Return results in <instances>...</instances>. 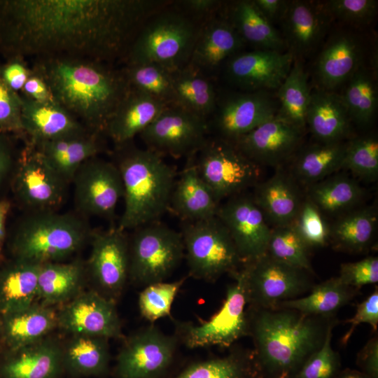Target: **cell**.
I'll list each match as a JSON object with an SVG mask.
<instances>
[{
  "label": "cell",
  "mask_w": 378,
  "mask_h": 378,
  "mask_svg": "<svg viewBox=\"0 0 378 378\" xmlns=\"http://www.w3.org/2000/svg\"><path fill=\"white\" fill-rule=\"evenodd\" d=\"M174 4L195 20L204 22L220 10L223 3L216 0H184Z\"/></svg>",
  "instance_id": "680465c9"
},
{
  "label": "cell",
  "mask_w": 378,
  "mask_h": 378,
  "mask_svg": "<svg viewBox=\"0 0 378 378\" xmlns=\"http://www.w3.org/2000/svg\"><path fill=\"white\" fill-rule=\"evenodd\" d=\"M111 64L59 57L34 59L32 66L43 75L59 105L101 134L130 90L123 69Z\"/></svg>",
  "instance_id": "7a4b0ae2"
},
{
  "label": "cell",
  "mask_w": 378,
  "mask_h": 378,
  "mask_svg": "<svg viewBox=\"0 0 378 378\" xmlns=\"http://www.w3.org/2000/svg\"><path fill=\"white\" fill-rule=\"evenodd\" d=\"M351 120L340 94L323 89L311 92L306 126L320 141H344L351 134Z\"/></svg>",
  "instance_id": "f1b7e54d"
},
{
  "label": "cell",
  "mask_w": 378,
  "mask_h": 378,
  "mask_svg": "<svg viewBox=\"0 0 378 378\" xmlns=\"http://www.w3.org/2000/svg\"><path fill=\"white\" fill-rule=\"evenodd\" d=\"M62 345L64 370L74 377H100L107 374L110 361L108 339L71 335Z\"/></svg>",
  "instance_id": "74e56055"
},
{
  "label": "cell",
  "mask_w": 378,
  "mask_h": 378,
  "mask_svg": "<svg viewBox=\"0 0 378 378\" xmlns=\"http://www.w3.org/2000/svg\"><path fill=\"white\" fill-rule=\"evenodd\" d=\"M244 44L231 24L216 15L202 24L189 64L205 74L236 55Z\"/></svg>",
  "instance_id": "484cf974"
},
{
  "label": "cell",
  "mask_w": 378,
  "mask_h": 378,
  "mask_svg": "<svg viewBox=\"0 0 378 378\" xmlns=\"http://www.w3.org/2000/svg\"><path fill=\"white\" fill-rule=\"evenodd\" d=\"M343 168L360 178L373 181L378 176V141L374 136L351 139L346 144Z\"/></svg>",
  "instance_id": "c3c4849f"
},
{
  "label": "cell",
  "mask_w": 378,
  "mask_h": 378,
  "mask_svg": "<svg viewBox=\"0 0 378 378\" xmlns=\"http://www.w3.org/2000/svg\"><path fill=\"white\" fill-rule=\"evenodd\" d=\"M362 50L358 40L347 33L330 37L316 64V75L321 89L332 91L347 81L361 64Z\"/></svg>",
  "instance_id": "83f0119b"
},
{
  "label": "cell",
  "mask_w": 378,
  "mask_h": 378,
  "mask_svg": "<svg viewBox=\"0 0 378 378\" xmlns=\"http://www.w3.org/2000/svg\"><path fill=\"white\" fill-rule=\"evenodd\" d=\"M332 18L323 3L288 1L281 20L283 39L294 59L313 50L325 36Z\"/></svg>",
  "instance_id": "7402d4cb"
},
{
  "label": "cell",
  "mask_w": 378,
  "mask_h": 378,
  "mask_svg": "<svg viewBox=\"0 0 378 378\" xmlns=\"http://www.w3.org/2000/svg\"><path fill=\"white\" fill-rule=\"evenodd\" d=\"M178 340L153 324L125 339L116 358L117 378H161L174 358Z\"/></svg>",
  "instance_id": "4fadbf2b"
},
{
  "label": "cell",
  "mask_w": 378,
  "mask_h": 378,
  "mask_svg": "<svg viewBox=\"0 0 378 378\" xmlns=\"http://www.w3.org/2000/svg\"><path fill=\"white\" fill-rule=\"evenodd\" d=\"M20 94L27 99L39 104H57L48 81L33 66Z\"/></svg>",
  "instance_id": "6f0895ef"
},
{
  "label": "cell",
  "mask_w": 378,
  "mask_h": 378,
  "mask_svg": "<svg viewBox=\"0 0 378 378\" xmlns=\"http://www.w3.org/2000/svg\"><path fill=\"white\" fill-rule=\"evenodd\" d=\"M248 307L274 309L280 302L300 297L314 286L308 272L268 254L242 265Z\"/></svg>",
  "instance_id": "8fae6325"
},
{
  "label": "cell",
  "mask_w": 378,
  "mask_h": 378,
  "mask_svg": "<svg viewBox=\"0 0 378 378\" xmlns=\"http://www.w3.org/2000/svg\"><path fill=\"white\" fill-rule=\"evenodd\" d=\"M180 232L189 275L193 278L214 282L242 265L230 233L217 216L182 222Z\"/></svg>",
  "instance_id": "52a82bcc"
},
{
  "label": "cell",
  "mask_w": 378,
  "mask_h": 378,
  "mask_svg": "<svg viewBox=\"0 0 378 378\" xmlns=\"http://www.w3.org/2000/svg\"><path fill=\"white\" fill-rule=\"evenodd\" d=\"M92 231L81 216L55 211H31L13 241L15 258L40 264L61 262L79 251Z\"/></svg>",
  "instance_id": "8992f818"
},
{
  "label": "cell",
  "mask_w": 378,
  "mask_h": 378,
  "mask_svg": "<svg viewBox=\"0 0 378 378\" xmlns=\"http://www.w3.org/2000/svg\"><path fill=\"white\" fill-rule=\"evenodd\" d=\"M363 196L355 180L341 175L312 185L308 199L321 212L334 214L352 208Z\"/></svg>",
  "instance_id": "ee69618b"
},
{
  "label": "cell",
  "mask_w": 378,
  "mask_h": 378,
  "mask_svg": "<svg viewBox=\"0 0 378 378\" xmlns=\"http://www.w3.org/2000/svg\"><path fill=\"white\" fill-rule=\"evenodd\" d=\"M173 378H265L253 349L232 347L223 356L198 360Z\"/></svg>",
  "instance_id": "d590c367"
},
{
  "label": "cell",
  "mask_w": 378,
  "mask_h": 378,
  "mask_svg": "<svg viewBox=\"0 0 378 378\" xmlns=\"http://www.w3.org/2000/svg\"><path fill=\"white\" fill-rule=\"evenodd\" d=\"M203 23L171 1L142 26L124 59L125 65L155 63L172 72L186 66Z\"/></svg>",
  "instance_id": "5b68a950"
},
{
  "label": "cell",
  "mask_w": 378,
  "mask_h": 378,
  "mask_svg": "<svg viewBox=\"0 0 378 378\" xmlns=\"http://www.w3.org/2000/svg\"><path fill=\"white\" fill-rule=\"evenodd\" d=\"M99 135L89 131L52 141L31 143L47 163L69 183L79 167L102 150Z\"/></svg>",
  "instance_id": "f546056e"
},
{
  "label": "cell",
  "mask_w": 378,
  "mask_h": 378,
  "mask_svg": "<svg viewBox=\"0 0 378 378\" xmlns=\"http://www.w3.org/2000/svg\"><path fill=\"white\" fill-rule=\"evenodd\" d=\"M332 324L321 346L314 351L288 378H336L341 367L339 354L332 346Z\"/></svg>",
  "instance_id": "681fc988"
},
{
  "label": "cell",
  "mask_w": 378,
  "mask_h": 378,
  "mask_svg": "<svg viewBox=\"0 0 378 378\" xmlns=\"http://www.w3.org/2000/svg\"><path fill=\"white\" fill-rule=\"evenodd\" d=\"M248 336L265 378H288L323 344L335 317L248 307Z\"/></svg>",
  "instance_id": "3957f363"
},
{
  "label": "cell",
  "mask_w": 378,
  "mask_h": 378,
  "mask_svg": "<svg viewBox=\"0 0 378 378\" xmlns=\"http://www.w3.org/2000/svg\"><path fill=\"white\" fill-rule=\"evenodd\" d=\"M209 129L206 119L170 105L139 135L147 149L161 156L189 158L204 144Z\"/></svg>",
  "instance_id": "7c38bea8"
},
{
  "label": "cell",
  "mask_w": 378,
  "mask_h": 378,
  "mask_svg": "<svg viewBox=\"0 0 378 378\" xmlns=\"http://www.w3.org/2000/svg\"><path fill=\"white\" fill-rule=\"evenodd\" d=\"M134 230L129 237V280L144 287L164 281L185 255L181 232L160 221Z\"/></svg>",
  "instance_id": "ba28073f"
},
{
  "label": "cell",
  "mask_w": 378,
  "mask_h": 378,
  "mask_svg": "<svg viewBox=\"0 0 378 378\" xmlns=\"http://www.w3.org/2000/svg\"><path fill=\"white\" fill-rule=\"evenodd\" d=\"M255 186L253 198L267 220L274 227L291 223L303 202L293 177L279 169Z\"/></svg>",
  "instance_id": "1f68e13d"
},
{
  "label": "cell",
  "mask_w": 378,
  "mask_h": 378,
  "mask_svg": "<svg viewBox=\"0 0 378 378\" xmlns=\"http://www.w3.org/2000/svg\"><path fill=\"white\" fill-rule=\"evenodd\" d=\"M194 155L188 158L185 168L176 180L169 201V211L180 218L182 222L214 218L220 206V202L201 177Z\"/></svg>",
  "instance_id": "603a6c76"
},
{
  "label": "cell",
  "mask_w": 378,
  "mask_h": 378,
  "mask_svg": "<svg viewBox=\"0 0 378 378\" xmlns=\"http://www.w3.org/2000/svg\"><path fill=\"white\" fill-rule=\"evenodd\" d=\"M87 276L85 263L80 259L43 263L38 276L37 298L46 306L63 305L83 291Z\"/></svg>",
  "instance_id": "4dcf8cb0"
},
{
  "label": "cell",
  "mask_w": 378,
  "mask_h": 378,
  "mask_svg": "<svg viewBox=\"0 0 378 378\" xmlns=\"http://www.w3.org/2000/svg\"><path fill=\"white\" fill-rule=\"evenodd\" d=\"M57 327V311L35 302L25 309L3 315L1 335L12 351L48 337Z\"/></svg>",
  "instance_id": "d6a6232c"
},
{
  "label": "cell",
  "mask_w": 378,
  "mask_h": 378,
  "mask_svg": "<svg viewBox=\"0 0 378 378\" xmlns=\"http://www.w3.org/2000/svg\"><path fill=\"white\" fill-rule=\"evenodd\" d=\"M358 291L344 284L338 276L332 277L314 285L307 295L281 302L274 309L286 308L307 315L333 318Z\"/></svg>",
  "instance_id": "f35d334b"
},
{
  "label": "cell",
  "mask_w": 378,
  "mask_h": 378,
  "mask_svg": "<svg viewBox=\"0 0 378 378\" xmlns=\"http://www.w3.org/2000/svg\"><path fill=\"white\" fill-rule=\"evenodd\" d=\"M21 112L20 94L10 89L0 76V132L24 134Z\"/></svg>",
  "instance_id": "f5cc1de1"
},
{
  "label": "cell",
  "mask_w": 378,
  "mask_h": 378,
  "mask_svg": "<svg viewBox=\"0 0 378 378\" xmlns=\"http://www.w3.org/2000/svg\"><path fill=\"white\" fill-rule=\"evenodd\" d=\"M356 365L370 378H378V337H371L359 351Z\"/></svg>",
  "instance_id": "91938a15"
},
{
  "label": "cell",
  "mask_w": 378,
  "mask_h": 378,
  "mask_svg": "<svg viewBox=\"0 0 378 378\" xmlns=\"http://www.w3.org/2000/svg\"><path fill=\"white\" fill-rule=\"evenodd\" d=\"M302 132L303 130L276 115L233 143L260 166L276 167L296 150Z\"/></svg>",
  "instance_id": "44dd1931"
},
{
  "label": "cell",
  "mask_w": 378,
  "mask_h": 378,
  "mask_svg": "<svg viewBox=\"0 0 378 378\" xmlns=\"http://www.w3.org/2000/svg\"><path fill=\"white\" fill-rule=\"evenodd\" d=\"M223 16L234 27L244 43L260 50L282 51V36L260 13L253 0L236 1L223 8Z\"/></svg>",
  "instance_id": "836d02e7"
},
{
  "label": "cell",
  "mask_w": 378,
  "mask_h": 378,
  "mask_svg": "<svg viewBox=\"0 0 378 378\" xmlns=\"http://www.w3.org/2000/svg\"><path fill=\"white\" fill-rule=\"evenodd\" d=\"M260 13L272 24L281 20L288 7V1L284 0H253Z\"/></svg>",
  "instance_id": "94428289"
},
{
  "label": "cell",
  "mask_w": 378,
  "mask_h": 378,
  "mask_svg": "<svg viewBox=\"0 0 378 378\" xmlns=\"http://www.w3.org/2000/svg\"><path fill=\"white\" fill-rule=\"evenodd\" d=\"M57 327L71 335L123 337L116 302L95 290L82 291L57 311Z\"/></svg>",
  "instance_id": "ac0fdd59"
},
{
  "label": "cell",
  "mask_w": 378,
  "mask_h": 378,
  "mask_svg": "<svg viewBox=\"0 0 378 378\" xmlns=\"http://www.w3.org/2000/svg\"><path fill=\"white\" fill-rule=\"evenodd\" d=\"M160 0H0V54L6 59H125Z\"/></svg>",
  "instance_id": "6da1fadb"
},
{
  "label": "cell",
  "mask_w": 378,
  "mask_h": 378,
  "mask_svg": "<svg viewBox=\"0 0 378 378\" xmlns=\"http://www.w3.org/2000/svg\"><path fill=\"white\" fill-rule=\"evenodd\" d=\"M340 94L351 121L365 126L376 113L378 103L375 76L363 64L347 80Z\"/></svg>",
  "instance_id": "7bdbcfd3"
},
{
  "label": "cell",
  "mask_w": 378,
  "mask_h": 378,
  "mask_svg": "<svg viewBox=\"0 0 378 378\" xmlns=\"http://www.w3.org/2000/svg\"><path fill=\"white\" fill-rule=\"evenodd\" d=\"M293 61L288 52L258 49L230 57L226 72L230 80L244 90L266 91L279 88Z\"/></svg>",
  "instance_id": "ffe728a7"
},
{
  "label": "cell",
  "mask_w": 378,
  "mask_h": 378,
  "mask_svg": "<svg viewBox=\"0 0 378 378\" xmlns=\"http://www.w3.org/2000/svg\"><path fill=\"white\" fill-rule=\"evenodd\" d=\"M41 264L15 258L0 271V313L25 309L37 298L38 276Z\"/></svg>",
  "instance_id": "e575fe53"
},
{
  "label": "cell",
  "mask_w": 378,
  "mask_h": 378,
  "mask_svg": "<svg viewBox=\"0 0 378 378\" xmlns=\"http://www.w3.org/2000/svg\"><path fill=\"white\" fill-rule=\"evenodd\" d=\"M10 202L8 200L0 201V260L3 258V246L6 237V221L10 209Z\"/></svg>",
  "instance_id": "be15d7a7"
},
{
  "label": "cell",
  "mask_w": 378,
  "mask_h": 378,
  "mask_svg": "<svg viewBox=\"0 0 378 378\" xmlns=\"http://www.w3.org/2000/svg\"><path fill=\"white\" fill-rule=\"evenodd\" d=\"M216 216L230 233L242 265L267 253L272 229L253 197H230L220 204Z\"/></svg>",
  "instance_id": "e0dca14e"
},
{
  "label": "cell",
  "mask_w": 378,
  "mask_h": 378,
  "mask_svg": "<svg viewBox=\"0 0 378 378\" xmlns=\"http://www.w3.org/2000/svg\"><path fill=\"white\" fill-rule=\"evenodd\" d=\"M21 97L23 131L31 143L52 141L90 131L58 104H39Z\"/></svg>",
  "instance_id": "d4e9b609"
},
{
  "label": "cell",
  "mask_w": 378,
  "mask_h": 378,
  "mask_svg": "<svg viewBox=\"0 0 378 378\" xmlns=\"http://www.w3.org/2000/svg\"><path fill=\"white\" fill-rule=\"evenodd\" d=\"M323 5L332 20L356 26L369 24L377 10L374 0H330Z\"/></svg>",
  "instance_id": "816d5d0a"
},
{
  "label": "cell",
  "mask_w": 378,
  "mask_h": 378,
  "mask_svg": "<svg viewBox=\"0 0 378 378\" xmlns=\"http://www.w3.org/2000/svg\"><path fill=\"white\" fill-rule=\"evenodd\" d=\"M186 277L172 282L149 284L139 293L138 305L143 318L153 323L171 314L172 304Z\"/></svg>",
  "instance_id": "7dc6e473"
},
{
  "label": "cell",
  "mask_w": 378,
  "mask_h": 378,
  "mask_svg": "<svg viewBox=\"0 0 378 378\" xmlns=\"http://www.w3.org/2000/svg\"><path fill=\"white\" fill-rule=\"evenodd\" d=\"M197 169L216 200L239 195L256 186L261 176V166L246 157L230 141L208 138L194 155Z\"/></svg>",
  "instance_id": "30bf717a"
},
{
  "label": "cell",
  "mask_w": 378,
  "mask_h": 378,
  "mask_svg": "<svg viewBox=\"0 0 378 378\" xmlns=\"http://www.w3.org/2000/svg\"><path fill=\"white\" fill-rule=\"evenodd\" d=\"M309 250L291 223L272 228L266 253L274 259L313 274Z\"/></svg>",
  "instance_id": "bcb514c9"
},
{
  "label": "cell",
  "mask_w": 378,
  "mask_h": 378,
  "mask_svg": "<svg viewBox=\"0 0 378 378\" xmlns=\"http://www.w3.org/2000/svg\"><path fill=\"white\" fill-rule=\"evenodd\" d=\"M231 276L234 281L228 286L220 308L209 320L199 323L175 322L174 335L187 348H229L240 338L248 336V300L241 268Z\"/></svg>",
  "instance_id": "9c48e42d"
},
{
  "label": "cell",
  "mask_w": 378,
  "mask_h": 378,
  "mask_svg": "<svg viewBox=\"0 0 378 378\" xmlns=\"http://www.w3.org/2000/svg\"><path fill=\"white\" fill-rule=\"evenodd\" d=\"M31 71L26 59L14 56L6 59L0 64V76L5 84L12 90L20 94Z\"/></svg>",
  "instance_id": "9f6ffc18"
},
{
  "label": "cell",
  "mask_w": 378,
  "mask_h": 378,
  "mask_svg": "<svg viewBox=\"0 0 378 378\" xmlns=\"http://www.w3.org/2000/svg\"><path fill=\"white\" fill-rule=\"evenodd\" d=\"M350 324L349 329L341 339V343L345 346L352 336L356 327L360 323H368L373 331H377L378 326V288L374 290L357 306L354 316L344 321Z\"/></svg>",
  "instance_id": "11a10c76"
},
{
  "label": "cell",
  "mask_w": 378,
  "mask_h": 378,
  "mask_svg": "<svg viewBox=\"0 0 378 378\" xmlns=\"http://www.w3.org/2000/svg\"><path fill=\"white\" fill-rule=\"evenodd\" d=\"M377 223V214L374 207L350 212L329 227V242L336 250L364 252L372 244Z\"/></svg>",
  "instance_id": "ab89813d"
},
{
  "label": "cell",
  "mask_w": 378,
  "mask_h": 378,
  "mask_svg": "<svg viewBox=\"0 0 378 378\" xmlns=\"http://www.w3.org/2000/svg\"><path fill=\"white\" fill-rule=\"evenodd\" d=\"M266 91L232 94L217 104L212 126L218 137L234 142L277 114Z\"/></svg>",
  "instance_id": "d6986e66"
},
{
  "label": "cell",
  "mask_w": 378,
  "mask_h": 378,
  "mask_svg": "<svg viewBox=\"0 0 378 378\" xmlns=\"http://www.w3.org/2000/svg\"><path fill=\"white\" fill-rule=\"evenodd\" d=\"M122 69L130 87L166 105H174L172 71L155 63L127 64Z\"/></svg>",
  "instance_id": "f6af8a7d"
},
{
  "label": "cell",
  "mask_w": 378,
  "mask_h": 378,
  "mask_svg": "<svg viewBox=\"0 0 378 378\" xmlns=\"http://www.w3.org/2000/svg\"><path fill=\"white\" fill-rule=\"evenodd\" d=\"M0 335H1V322H0Z\"/></svg>",
  "instance_id": "03108f58"
},
{
  "label": "cell",
  "mask_w": 378,
  "mask_h": 378,
  "mask_svg": "<svg viewBox=\"0 0 378 378\" xmlns=\"http://www.w3.org/2000/svg\"><path fill=\"white\" fill-rule=\"evenodd\" d=\"M10 352L0 367L1 378H57L64 370L62 344L52 337Z\"/></svg>",
  "instance_id": "cb8c5ba5"
},
{
  "label": "cell",
  "mask_w": 378,
  "mask_h": 378,
  "mask_svg": "<svg viewBox=\"0 0 378 378\" xmlns=\"http://www.w3.org/2000/svg\"><path fill=\"white\" fill-rule=\"evenodd\" d=\"M174 105L206 119L218 104L213 83L200 70L188 64L172 72Z\"/></svg>",
  "instance_id": "8d00e7d4"
},
{
  "label": "cell",
  "mask_w": 378,
  "mask_h": 378,
  "mask_svg": "<svg viewBox=\"0 0 378 378\" xmlns=\"http://www.w3.org/2000/svg\"><path fill=\"white\" fill-rule=\"evenodd\" d=\"M125 202L118 227L134 230L160 221L167 211L176 182L175 169L160 155L130 143L118 147Z\"/></svg>",
  "instance_id": "277c9868"
},
{
  "label": "cell",
  "mask_w": 378,
  "mask_h": 378,
  "mask_svg": "<svg viewBox=\"0 0 378 378\" xmlns=\"http://www.w3.org/2000/svg\"><path fill=\"white\" fill-rule=\"evenodd\" d=\"M74 184L75 204L84 215L111 219L123 185L117 165L97 156L85 161L76 172Z\"/></svg>",
  "instance_id": "9a60e30c"
},
{
  "label": "cell",
  "mask_w": 378,
  "mask_h": 378,
  "mask_svg": "<svg viewBox=\"0 0 378 378\" xmlns=\"http://www.w3.org/2000/svg\"><path fill=\"white\" fill-rule=\"evenodd\" d=\"M291 224L309 249L329 243V226L322 212L309 199L302 202Z\"/></svg>",
  "instance_id": "f907efd6"
},
{
  "label": "cell",
  "mask_w": 378,
  "mask_h": 378,
  "mask_svg": "<svg viewBox=\"0 0 378 378\" xmlns=\"http://www.w3.org/2000/svg\"><path fill=\"white\" fill-rule=\"evenodd\" d=\"M338 277L346 286L360 290L378 281V258L369 256L354 262L341 265Z\"/></svg>",
  "instance_id": "db71d44e"
},
{
  "label": "cell",
  "mask_w": 378,
  "mask_h": 378,
  "mask_svg": "<svg viewBox=\"0 0 378 378\" xmlns=\"http://www.w3.org/2000/svg\"><path fill=\"white\" fill-rule=\"evenodd\" d=\"M13 160L10 143L4 133L0 132V183L10 171Z\"/></svg>",
  "instance_id": "6125c7cd"
},
{
  "label": "cell",
  "mask_w": 378,
  "mask_h": 378,
  "mask_svg": "<svg viewBox=\"0 0 378 378\" xmlns=\"http://www.w3.org/2000/svg\"><path fill=\"white\" fill-rule=\"evenodd\" d=\"M347 142H321L302 150L294 162L296 179L313 185L343 168Z\"/></svg>",
  "instance_id": "60d3db41"
},
{
  "label": "cell",
  "mask_w": 378,
  "mask_h": 378,
  "mask_svg": "<svg viewBox=\"0 0 378 378\" xmlns=\"http://www.w3.org/2000/svg\"><path fill=\"white\" fill-rule=\"evenodd\" d=\"M87 274L96 291L115 302L129 280V236L118 227L92 231Z\"/></svg>",
  "instance_id": "5bb4252c"
},
{
  "label": "cell",
  "mask_w": 378,
  "mask_h": 378,
  "mask_svg": "<svg viewBox=\"0 0 378 378\" xmlns=\"http://www.w3.org/2000/svg\"><path fill=\"white\" fill-rule=\"evenodd\" d=\"M167 106L168 105L130 87L108 120L104 133L117 147L124 146L145 130Z\"/></svg>",
  "instance_id": "4316f807"
},
{
  "label": "cell",
  "mask_w": 378,
  "mask_h": 378,
  "mask_svg": "<svg viewBox=\"0 0 378 378\" xmlns=\"http://www.w3.org/2000/svg\"><path fill=\"white\" fill-rule=\"evenodd\" d=\"M277 90L280 107L276 115L304 131L311 91L300 62L294 60L288 76Z\"/></svg>",
  "instance_id": "b9f144b4"
},
{
  "label": "cell",
  "mask_w": 378,
  "mask_h": 378,
  "mask_svg": "<svg viewBox=\"0 0 378 378\" xmlns=\"http://www.w3.org/2000/svg\"><path fill=\"white\" fill-rule=\"evenodd\" d=\"M336 378H370L358 370L346 368L341 370Z\"/></svg>",
  "instance_id": "e7e4bbea"
},
{
  "label": "cell",
  "mask_w": 378,
  "mask_h": 378,
  "mask_svg": "<svg viewBox=\"0 0 378 378\" xmlns=\"http://www.w3.org/2000/svg\"><path fill=\"white\" fill-rule=\"evenodd\" d=\"M68 184L29 142L18 160L14 180L20 202L31 211H55L64 202Z\"/></svg>",
  "instance_id": "2e32d148"
}]
</instances>
